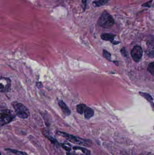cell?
<instances>
[{
    "label": "cell",
    "instance_id": "cell-1",
    "mask_svg": "<svg viewBox=\"0 0 154 155\" xmlns=\"http://www.w3.org/2000/svg\"><path fill=\"white\" fill-rule=\"evenodd\" d=\"M57 134L63 137L69 142L76 144L88 147H90L92 144V142L89 139H84V138L77 137L70 134H68L64 132H60V131H58Z\"/></svg>",
    "mask_w": 154,
    "mask_h": 155
},
{
    "label": "cell",
    "instance_id": "cell-2",
    "mask_svg": "<svg viewBox=\"0 0 154 155\" xmlns=\"http://www.w3.org/2000/svg\"><path fill=\"white\" fill-rule=\"evenodd\" d=\"M115 23L114 18L106 11L102 13L97 22L99 26L106 29L111 28Z\"/></svg>",
    "mask_w": 154,
    "mask_h": 155
},
{
    "label": "cell",
    "instance_id": "cell-3",
    "mask_svg": "<svg viewBox=\"0 0 154 155\" xmlns=\"http://www.w3.org/2000/svg\"><path fill=\"white\" fill-rule=\"evenodd\" d=\"M11 105L14 109V113L18 117L23 119L29 117L30 115L29 109L24 105L16 101L12 102Z\"/></svg>",
    "mask_w": 154,
    "mask_h": 155
},
{
    "label": "cell",
    "instance_id": "cell-4",
    "mask_svg": "<svg viewBox=\"0 0 154 155\" xmlns=\"http://www.w3.org/2000/svg\"><path fill=\"white\" fill-rule=\"evenodd\" d=\"M15 113L9 109L1 110L0 113V125H5L11 122L15 117Z\"/></svg>",
    "mask_w": 154,
    "mask_h": 155
},
{
    "label": "cell",
    "instance_id": "cell-5",
    "mask_svg": "<svg viewBox=\"0 0 154 155\" xmlns=\"http://www.w3.org/2000/svg\"><path fill=\"white\" fill-rule=\"evenodd\" d=\"M11 79L7 77H1L0 79V91L1 93L8 92L11 88Z\"/></svg>",
    "mask_w": 154,
    "mask_h": 155
},
{
    "label": "cell",
    "instance_id": "cell-6",
    "mask_svg": "<svg viewBox=\"0 0 154 155\" xmlns=\"http://www.w3.org/2000/svg\"><path fill=\"white\" fill-rule=\"evenodd\" d=\"M143 49L142 47L138 45L135 46L131 51L132 58L136 62H138L140 61L143 56Z\"/></svg>",
    "mask_w": 154,
    "mask_h": 155
},
{
    "label": "cell",
    "instance_id": "cell-7",
    "mask_svg": "<svg viewBox=\"0 0 154 155\" xmlns=\"http://www.w3.org/2000/svg\"><path fill=\"white\" fill-rule=\"evenodd\" d=\"M73 150V154L74 155H90V151L80 147H74L72 148Z\"/></svg>",
    "mask_w": 154,
    "mask_h": 155
},
{
    "label": "cell",
    "instance_id": "cell-8",
    "mask_svg": "<svg viewBox=\"0 0 154 155\" xmlns=\"http://www.w3.org/2000/svg\"><path fill=\"white\" fill-rule=\"evenodd\" d=\"M58 105L61 109L62 113L66 116H69L71 114L70 109L68 107L66 104L62 100H58Z\"/></svg>",
    "mask_w": 154,
    "mask_h": 155
},
{
    "label": "cell",
    "instance_id": "cell-9",
    "mask_svg": "<svg viewBox=\"0 0 154 155\" xmlns=\"http://www.w3.org/2000/svg\"><path fill=\"white\" fill-rule=\"evenodd\" d=\"M116 35L111 33H104L102 34L101 35V38L103 40L106 41H111L114 44H116L114 41Z\"/></svg>",
    "mask_w": 154,
    "mask_h": 155
},
{
    "label": "cell",
    "instance_id": "cell-10",
    "mask_svg": "<svg viewBox=\"0 0 154 155\" xmlns=\"http://www.w3.org/2000/svg\"><path fill=\"white\" fill-rule=\"evenodd\" d=\"M84 114L85 118L89 119L94 116V111L92 108L87 106L84 111Z\"/></svg>",
    "mask_w": 154,
    "mask_h": 155
},
{
    "label": "cell",
    "instance_id": "cell-11",
    "mask_svg": "<svg viewBox=\"0 0 154 155\" xmlns=\"http://www.w3.org/2000/svg\"><path fill=\"white\" fill-rule=\"evenodd\" d=\"M109 0H99L98 1H94L92 2V4L95 7H100L106 4Z\"/></svg>",
    "mask_w": 154,
    "mask_h": 155
},
{
    "label": "cell",
    "instance_id": "cell-12",
    "mask_svg": "<svg viewBox=\"0 0 154 155\" xmlns=\"http://www.w3.org/2000/svg\"><path fill=\"white\" fill-rule=\"evenodd\" d=\"M87 106L84 104H80L77 106V112L80 114H84V111L86 107Z\"/></svg>",
    "mask_w": 154,
    "mask_h": 155
},
{
    "label": "cell",
    "instance_id": "cell-13",
    "mask_svg": "<svg viewBox=\"0 0 154 155\" xmlns=\"http://www.w3.org/2000/svg\"><path fill=\"white\" fill-rule=\"evenodd\" d=\"M5 150L6 151H9V152H11V153H13L16 155H28L26 153H24V152L17 151V150H14V149H9V148H8V149H6Z\"/></svg>",
    "mask_w": 154,
    "mask_h": 155
},
{
    "label": "cell",
    "instance_id": "cell-14",
    "mask_svg": "<svg viewBox=\"0 0 154 155\" xmlns=\"http://www.w3.org/2000/svg\"><path fill=\"white\" fill-rule=\"evenodd\" d=\"M140 94L141 95L143 96L145 98H146L148 101H150V102H152V96L150 94L145 93H141V92H140Z\"/></svg>",
    "mask_w": 154,
    "mask_h": 155
},
{
    "label": "cell",
    "instance_id": "cell-15",
    "mask_svg": "<svg viewBox=\"0 0 154 155\" xmlns=\"http://www.w3.org/2000/svg\"><path fill=\"white\" fill-rule=\"evenodd\" d=\"M147 71L151 74L154 75V62L151 63L149 64L147 68Z\"/></svg>",
    "mask_w": 154,
    "mask_h": 155
},
{
    "label": "cell",
    "instance_id": "cell-16",
    "mask_svg": "<svg viewBox=\"0 0 154 155\" xmlns=\"http://www.w3.org/2000/svg\"><path fill=\"white\" fill-rule=\"evenodd\" d=\"M103 56L108 61H111V55L110 53L108 52L106 50H104L103 51Z\"/></svg>",
    "mask_w": 154,
    "mask_h": 155
},
{
    "label": "cell",
    "instance_id": "cell-17",
    "mask_svg": "<svg viewBox=\"0 0 154 155\" xmlns=\"http://www.w3.org/2000/svg\"><path fill=\"white\" fill-rule=\"evenodd\" d=\"M61 146H62V147L68 152H69L71 150V146L69 144L64 143L61 144Z\"/></svg>",
    "mask_w": 154,
    "mask_h": 155
},
{
    "label": "cell",
    "instance_id": "cell-18",
    "mask_svg": "<svg viewBox=\"0 0 154 155\" xmlns=\"http://www.w3.org/2000/svg\"><path fill=\"white\" fill-rule=\"evenodd\" d=\"M152 1H150L149 2H146L145 3L143 4L142 5V6H143V7H151V5H152Z\"/></svg>",
    "mask_w": 154,
    "mask_h": 155
},
{
    "label": "cell",
    "instance_id": "cell-19",
    "mask_svg": "<svg viewBox=\"0 0 154 155\" xmlns=\"http://www.w3.org/2000/svg\"><path fill=\"white\" fill-rule=\"evenodd\" d=\"M88 0H82V3L83 5V9L84 11L86 10V6L87 5V2Z\"/></svg>",
    "mask_w": 154,
    "mask_h": 155
},
{
    "label": "cell",
    "instance_id": "cell-20",
    "mask_svg": "<svg viewBox=\"0 0 154 155\" xmlns=\"http://www.w3.org/2000/svg\"><path fill=\"white\" fill-rule=\"evenodd\" d=\"M121 52H122V54L124 56H127V53L125 49L124 48H123V49L121 50Z\"/></svg>",
    "mask_w": 154,
    "mask_h": 155
},
{
    "label": "cell",
    "instance_id": "cell-21",
    "mask_svg": "<svg viewBox=\"0 0 154 155\" xmlns=\"http://www.w3.org/2000/svg\"><path fill=\"white\" fill-rule=\"evenodd\" d=\"M36 85L39 88H41V87H42V85L41 83L40 82H39V83H36Z\"/></svg>",
    "mask_w": 154,
    "mask_h": 155
}]
</instances>
